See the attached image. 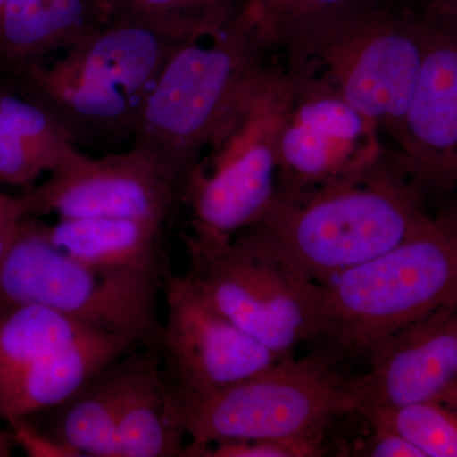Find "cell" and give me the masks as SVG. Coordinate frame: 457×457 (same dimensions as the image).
<instances>
[{
  "instance_id": "obj_1",
  "label": "cell",
  "mask_w": 457,
  "mask_h": 457,
  "mask_svg": "<svg viewBox=\"0 0 457 457\" xmlns=\"http://www.w3.org/2000/svg\"><path fill=\"white\" fill-rule=\"evenodd\" d=\"M428 218L420 187L393 153L326 185L278 192L240 233L324 285L398 245Z\"/></svg>"
},
{
  "instance_id": "obj_2",
  "label": "cell",
  "mask_w": 457,
  "mask_h": 457,
  "mask_svg": "<svg viewBox=\"0 0 457 457\" xmlns=\"http://www.w3.org/2000/svg\"><path fill=\"white\" fill-rule=\"evenodd\" d=\"M270 51L245 9L216 35L179 44L144 101L132 145L154 156L185 188Z\"/></svg>"
},
{
  "instance_id": "obj_3",
  "label": "cell",
  "mask_w": 457,
  "mask_h": 457,
  "mask_svg": "<svg viewBox=\"0 0 457 457\" xmlns=\"http://www.w3.org/2000/svg\"><path fill=\"white\" fill-rule=\"evenodd\" d=\"M440 18L380 9L306 27L276 49L284 54L288 77L339 96L395 144Z\"/></svg>"
},
{
  "instance_id": "obj_4",
  "label": "cell",
  "mask_w": 457,
  "mask_h": 457,
  "mask_svg": "<svg viewBox=\"0 0 457 457\" xmlns=\"http://www.w3.org/2000/svg\"><path fill=\"white\" fill-rule=\"evenodd\" d=\"M323 286L319 336L370 356L400 329L457 308V209L429 215L374 260Z\"/></svg>"
},
{
  "instance_id": "obj_5",
  "label": "cell",
  "mask_w": 457,
  "mask_h": 457,
  "mask_svg": "<svg viewBox=\"0 0 457 457\" xmlns=\"http://www.w3.org/2000/svg\"><path fill=\"white\" fill-rule=\"evenodd\" d=\"M182 42L116 14L53 64L32 66L18 78L64 123L75 145L132 137L144 101Z\"/></svg>"
},
{
  "instance_id": "obj_6",
  "label": "cell",
  "mask_w": 457,
  "mask_h": 457,
  "mask_svg": "<svg viewBox=\"0 0 457 457\" xmlns=\"http://www.w3.org/2000/svg\"><path fill=\"white\" fill-rule=\"evenodd\" d=\"M168 393L186 435L201 445L315 435L335 418L361 413L356 378L326 354H291L212 393Z\"/></svg>"
},
{
  "instance_id": "obj_7",
  "label": "cell",
  "mask_w": 457,
  "mask_h": 457,
  "mask_svg": "<svg viewBox=\"0 0 457 457\" xmlns=\"http://www.w3.org/2000/svg\"><path fill=\"white\" fill-rule=\"evenodd\" d=\"M291 98L293 83L284 66H264L183 188L192 237L228 242L270 209L278 192L279 137Z\"/></svg>"
},
{
  "instance_id": "obj_8",
  "label": "cell",
  "mask_w": 457,
  "mask_h": 457,
  "mask_svg": "<svg viewBox=\"0 0 457 457\" xmlns=\"http://www.w3.org/2000/svg\"><path fill=\"white\" fill-rule=\"evenodd\" d=\"M165 272L95 266L60 251L38 218L21 222L0 263V303L42 306L102 332L158 345Z\"/></svg>"
},
{
  "instance_id": "obj_9",
  "label": "cell",
  "mask_w": 457,
  "mask_h": 457,
  "mask_svg": "<svg viewBox=\"0 0 457 457\" xmlns=\"http://www.w3.org/2000/svg\"><path fill=\"white\" fill-rule=\"evenodd\" d=\"M186 276L246 335L281 357L319 336L323 286L279 260L245 233L228 242L183 237Z\"/></svg>"
},
{
  "instance_id": "obj_10",
  "label": "cell",
  "mask_w": 457,
  "mask_h": 457,
  "mask_svg": "<svg viewBox=\"0 0 457 457\" xmlns=\"http://www.w3.org/2000/svg\"><path fill=\"white\" fill-rule=\"evenodd\" d=\"M182 194L179 180L139 146L99 158L75 146L23 198L27 218H121L164 225Z\"/></svg>"
},
{
  "instance_id": "obj_11",
  "label": "cell",
  "mask_w": 457,
  "mask_h": 457,
  "mask_svg": "<svg viewBox=\"0 0 457 457\" xmlns=\"http://www.w3.org/2000/svg\"><path fill=\"white\" fill-rule=\"evenodd\" d=\"M163 293L167 317L156 347L171 392H216L284 359L228 320L187 276L168 270Z\"/></svg>"
},
{
  "instance_id": "obj_12",
  "label": "cell",
  "mask_w": 457,
  "mask_h": 457,
  "mask_svg": "<svg viewBox=\"0 0 457 457\" xmlns=\"http://www.w3.org/2000/svg\"><path fill=\"white\" fill-rule=\"evenodd\" d=\"M290 79L293 98L279 137L278 192L326 185L368 170L386 154L383 135L368 117L326 88Z\"/></svg>"
},
{
  "instance_id": "obj_13",
  "label": "cell",
  "mask_w": 457,
  "mask_h": 457,
  "mask_svg": "<svg viewBox=\"0 0 457 457\" xmlns=\"http://www.w3.org/2000/svg\"><path fill=\"white\" fill-rule=\"evenodd\" d=\"M395 154L418 187L457 186V21L433 25Z\"/></svg>"
},
{
  "instance_id": "obj_14",
  "label": "cell",
  "mask_w": 457,
  "mask_h": 457,
  "mask_svg": "<svg viewBox=\"0 0 457 457\" xmlns=\"http://www.w3.org/2000/svg\"><path fill=\"white\" fill-rule=\"evenodd\" d=\"M357 378L361 413L457 400V308L403 328L370 354Z\"/></svg>"
},
{
  "instance_id": "obj_15",
  "label": "cell",
  "mask_w": 457,
  "mask_h": 457,
  "mask_svg": "<svg viewBox=\"0 0 457 457\" xmlns=\"http://www.w3.org/2000/svg\"><path fill=\"white\" fill-rule=\"evenodd\" d=\"M110 0H4L0 65L20 77L68 50L112 18Z\"/></svg>"
},
{
  "instance_id": "obj_16",
  "label": "cell",
  "mask_w": 457,
  "mask_h": 457,
  "mask_svg": "<svg viewBox=\"0 0 457 457\" xmlns=\"http://www.w3.org/2000/svg\"><path fill=\"white\" fill-rule=\"evenodd\" d=\"M186 436L171 408L158 347L134 348L117 413L119 457L180 456Z\"/></svg>"
},
{
  "instance_id": "obj_17",
  "label": "cell",
  "mask_w": 457,
  "mask_h": 457,
  "mask_svg": "<svg viewBox=\"0 0 457 457\" xmlns=\"http://www.w3.org/2000/svg\"><path fill=\"white\" fill-rule=\"evenodd\" d=\"M95 330L42 306L0 303V422L11 420L18 396L53 352Z\"/></svg>"
},
{
  "instance_id": "obj_18",
  "label": "cell",
  "mask_w": 457,
  "mask_h": 457,
  "mask_svg": "<svg viewBox=\"0 0 457 457\" xmlns=\"http://www.w3.org/2000/svg\"><path fill=\"white\" fill-rule=\"evenodd\" d=\"M128 368L129 352L104 366L64 402L35 413L44 416L49 425H29L78 456L119 457L117 413Z\"/></svg>"
},
{
  "instance_id": "obj_19",
  "label": "cell",
  "mask_w": 457,
  "mask_h": 457,
  "mask_svg": "<svg viewBox=\"0 0 457 457\" xmlns=\"http://www.w3.org/2000/svg\"><path fill=\"white\" fill-rule=\"evenodd\" d=\"M163 224L121 218L59 219L44 222L54 245L75 260L95 266L165 272Z\"/></svg>"
},
{
  "instance_id": "obj_20",
  "label": "cell",
  "mask_w": 457,
  "mask_h": 457,
  "mask_svg": "<svg viewBox=\"0 0 457 457\" xmlns=\"http://www.w3.org/2000/svg\"><path fill=\"white\" fill-rule=\"evenodd\" d=\"M245 9L270 51L300 29L342 17L380 9H414L429 13L420 0H248Z\"/></svg>"
},
{
  "instance_id": "obj_21",
  "label": "cell",
  "mask_w": 457,
  "mask_h": 457,
  "mask_svg": "<svg viewBox=\"0 0 457 457\" xmlns=\"http://www.w3.org/2000/svg\"><path fill=\"white\" fill-rule=\"evenodd\" d=\"M113 16L140 21L179 38L210 37L222 31L248 0H110Z\"/></svg>"
},
{
  "instance_id": "obj_22",
  "label": "cell",
  "mask_w": 457,
  "mask_h": 457,
  "mask_svg": "<svg viewBox=\"0 0 457 457\" xmlns=\"http://www.w3.org/2000/svg\"><path fill=\"white\" fill-rule=\"evenodd\" d=\"M0 111L49 173L77 146L53 110L26 88L0 84Z\"/></svg>"
},
{
  "instance_id": "obj_23",
  "label": "cell",
  "mask_w": 457,
  "mask_h": 457,
  "mask_svg": "<svg viewBox=\"0 0 457 457\" xmlns=\"http://www.w3.org/2000/svg\"><path fill=\"white\" fill-rule=\"evenodd\" d=\"M365 417L402 433L426 457H457V400L385 409Z\"/></svg>"
},
{
  "instance_id": "obj_24",
  "label": "cell",
  "mask_w": 457,
  "mask_h": 457,
  "mask_svg": "<svg viewBox=\"0 0 457 457\" xmlns=\"http://www.w3.org/2000/svg\"><path fill=\"white\" fill-rule=\"evenodd\" d=\"M324 433L287 438L236 440L215 444H189L183 447V457H315L321 456Z\"/></svg>"
},
{
  "instance_id": "obj_25",
  "label": "cell",
  "mask_w": 457,
  "mask_h": 457,
  "mask_svg": "<svg viewBox=\"0 0 457 457\" xmlns=\"http://www.w3.org/2000/svg\"><path fill=\"white\" fill-rule=\"evenodd\" d=\"M45 173L46 167L0 111V185L29 189Z\"/></svg>"
},
{
  "instance_id": "obj_26",
  "label": "cell",
  "mask_w": 457,
  "mask_h": 457,
  "mask_svg": "<svg viewBox=\"0 0 457 457\" xmlns=\"http://www.w3.org/2000/svg\"><path fill=\"white\" fill-rule=\"evenodd\" d=\"M8 426L11 428L9 435H11L12 441L20 445L29 456L79 457L75 451L37 431L23 418L8 423Z\"/></svg>"
},
{
  "instance_id": "obj_27",
  "label": "cell",
  "mask_w": 457,
  "mask_h": 457,
  "mask_svg": "<svg viewBox=\"0 0 457 457\" xmlns=\"http://www.w3.org/2000/svg\"><path fill=\"white\" fill-rule=\"evenodd\" d=\"M372 433L370 436L366 456L372 457H426L413 442L390 427L370 423Z\"/></svg>"
},
{
  "instance_id": "obj_28",
  "label": "cell",
  "mask_w": 457,
  "mask_h": 457,
  "mask_svg": "<svg viewBox=\"0 0 457 457\" xmlns=\"http://www.w3.org/2000/svg\"><path fill=\"white\" fill-rule=\"evenodd\" d=\"M23 219L25 218H20V216L0 219V263L4 260L5 254L11 248Z\"/></svg>"
},
{
  "instance_id": "obj_29",
  "label": "cell",
  "mask_w": 457,
  "mask_h": 457,
  "mask_svg": "<svg viewBox=\"0 0 457 457\" xmlns=\"http://www.w3.org/2000/svg\"><path fill=\"white\" fill-rule=\"evenodd\" d=\"M9 216L27 218L26 203L23 195H21V196H12V195L0 192V219L9 218Z\"/></svg>"
},
{
  "instance_id": "obj_30",
  "label": "cell",
  "mask_w": 457,
  "mask_h": 457,
  "mask_svg": "<svg viewBox=\"0 0 457 457\" xmlns=\"http://www.w3.org/2000/svg\"><path fill=\"white\" fill-rule=\"evenodd\" d=\"M422 3L436 16L457 21V0H422Z\"/></svg>"
},
{
  "instance_id": "obj_31",
  "label": "cell",
  "mask_w": 457,
  "mask_h": 457,
  "mask_svg": "<svg viewBox=\"0 0 457 457\" xmlns=\"http://www.w3.org/2000/svg\"><path fill=\"white\" fill-rule=\"evenodd\" d=\"M3 5H4V0H0V17H2Z\"/></svg>"
}]
</instances>
